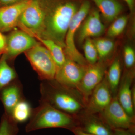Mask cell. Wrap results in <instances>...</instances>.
I'll return each mask as SVG.
<instances>
[{
  "mask_svg": "<svg viewBox=\"0 0 135 135\" xmlns=\"http://www.w3.org/2000/svg\"><path fill=\"white\" fill-rule=\"evenodd\" d=\"M29 120L25 127L27 133L50 128H61L71 131L77 127L75 116L41 101L38 106L33 109Z\"/></svg>",
  "mask_w": 135,
  "mask_h": 135,
  "instance_id": "6da1fadb",
  "label": "cell"
},
{
  "mask_svg": "<svg viewBox=\"0 0 135 135\" xmlns=\"http://www.w3.org/2000/svg\"><path fill=\"white\" fill-rule=\"evenodd\" d=\"M40 101L49 104L62 112L75 116L85 104L76 97L72 90L59 84L55 80H43L40 85Z\"/></svg>",
  "mask_w": 135,
  "mask_h": 135,
  "instance_id": "7a4b0ae2",
  "label": "cell"
},
{
  "mask_svg": "<svg viewBox=\"0 0 135 135\" xmlns=\"http://www.w3.org/2000/svg\"><path fill=\"white\" fill-rule=\"evenodd\" d=\"M77 10L76 5L71 2L58 5L49 15H46L43 32L39 37L50 39L65 48L68 27Z\"/></svg>",
  "mask_w": 135,
  "mask_h": 135,
  "instance_id": "3957f363",
  "label": "cell"
},
{
  "mask_svg": "<svg viewBox=\"0 0 135 135\" xmlns=\"http://www.w3.org/2000/svg\"><path fill=\"white\" fill-rule=\"evenodd\" d=\"M90 8V3L88 1L83 3L71 20L65 38V48L66 58L84 66H88V63L77 49L74 42V36L83 21L88 15Z\"/></svg>",
  "mask_w": 135,
  "mask_h": 135,
  "instance_id": "277c9868",
  "label": "cell"
},
{
  "mask_svg": "<svg viewBox=\"0 0 135 135\" xmlns=\"http://www.w3.org/2000/svg\"><path fill=\"white\" fill-rule=\"evenodd\" d=\"M24 53L41 80L55 79L57 67L50 53L45 47L39 44Z\"/></svg>",
  "mask_w": 135,
  "mask_h": 135,
  "instance_id": "5b68a950",
  "label": "cell"
},
{
  "mask_svg": "<svg viewBox=\"0 0 135 135\" xmlns=\"http://www.w3.org/2000/svg\"><path fill=\"white\" fill-rule=\"evenodd\" d=\"M46 15L39 0H31L20 17L18 25L31 36H41Z\"/></svg>",
  "mask_w": 135,
  "mask_h": 135,
  "instance_id": "8992f818",
  "label": "cell"
},
{
  "mask_svg": "<svg viewBox=\"0 0 135 135\" xmlns=\"http://www.w3.org/2000/svg\"><path fill=\"white\" fill-rule=\"evenodd\" d=\"M100 113V119L112 130L123 129L134 133L135 118L126 112L117 97L112 98L109 105Z\"/></svg>",
  "mask_w": 135,
  "mask_h": 135,
  "instance_id": "52a82bcc",
  "label": "cell"
},
{
  "mask_svg": "<svg viewBox=\"0 0 135 135\" xmlns=\"http://www.w3.org/2000/svg\"><path fill=\"white\" fill-rule=\"evenodd\" d=\"M87 66L80 65L66 58L64 64L57 69L54 80L66 88L72 90L76 89Z\"/></svg>",
  "mask_w": 135,
  "mask_h": 135,
  "instance_id": "ba28073f",
  "label": "cell"
},
{
  "mask_svg": "<svg viewBox=\"0 0 135 135\" xmlns=\"http://www.w3.org/2000/svg\"><path fill=\"white\" fill-rule=\"evenodd\" d=\"M89 65L76 88L85 106L94 90L103 79L105 72V66L102 63Z\"/></svg>",
  "mask_w": 135,
  "mask_h": 135,
  "instance_id": "9c48e42d",
  "label": "cell"
},
{
  "mask_svg": "<svg viewBox=\"0 0 135 135\" xmlns=\"http://www.w3.org/2000/svg\"><path fill=\"white\" fill-rule=\"evenodd\" d=\"M112 92L106 78L99 83L92 92L86 105V115L101 113L110 103Z\"/></svg>",
  "mask_w": 135,
  "mask_h": 135,
  "instance_id": "30bf717a",
  "label": "cell"
},
{
  "mask_svg": "<svg viewBox=\"0 0 135 135\" xmlns=\"http://www.w3.org/2000/svg\"><path fill=\"white\" fill-rule=\"evenodd\" d=\"M34 37L23 31L16 30L10 34L5 48L7 57H15L39 44Z\"/></svg>",
  "mask_w": 135,
  "mask_h": 135,
  "instance_id": "8fae6325",
  "label": "cell"
},
{
  "mask_svg": "<svg viewBox=\"0 0 135 135\" xmlns=\"http://www.w3.org/2000/svg\"><path fill=\"white\" fill-rule=\"evenodd\" d=\"M31 0L0 7V31H8L18 25L20 17Z\"/></svg>",
  "mask_w": 135,
  "mask_h": 135,
  "instance_id": "7c38bea8",
  "label": "cell"
},
{
  "mask_svg": "<svg viewBox=\"0 0 135 135\" xmlns=\"http://www.w3.org/2000/svg\"><path fill=\"white\" fill-rule=\"evenodd\" d=\"M105 27L101 22L99 11L94 10L87 17L81 26L78 40L82 42L90 37H98L104 32Z\"/></svg>",
  "mask_w": 135,
  "mask_h": 135,
  "instance_id": "4fadbf2b",
  "label": "cell"
},
{
  "mask_svg": "<svg viewBox=\"0 0 135 135\" xmlns=\"http://www.w3.org/2000/svg\"><path fill=\"white\" fill-rule=\"evenodd\" d=\"M25 99L22 84L16 79L7 85L0 93L5 113L10 115L12 109L20 101Z\"/></svg>",
  "mask_w": 135,
  "mask_h": 135,
  "instance_id": "5bb4252c",
  "label": "cell"
},
{
  "mask_svg": "<svg viewBox=\"0 0 135 135\" xmlns=\"http://www.w3.org/2000/svg\"><path fill=\"white\" fill-rule=\"evenodd\" d=\"M75 118L77 127L85 133L93 135H113L112 130L94 115L86 114Z\"/></svg>",
  "mask_w": 135,
  "mask_h": 135,
  "instance_id": "9a60e30c",
  "label": "cell"
},
{
  "mask_svg": "<svg viewBox=\"0 0 135 135\" xmlns=\"http://www.w3.org/2000/svg\"><path fill=\"white\" fill-rule=\"evenodd\" d=\"M134 74L127 73L123 77L117 97L118 101L129 116L135 118L134 105L132 98L131 85Z\"/></svg>",
  "mask_w": 135,
  "mask_h": 135,
  "instance_id": "2e32d148",
  "label": "cell"
},
{
  "mask_svg": "<svg viewBox=\"0 0 135 135\" xmlns=\"http://www.w3.org/2000/svg\"><path fill=\"white\" fill-rule=\"evenodd\" d=\"M97 5L101 15L107 21L115 20L122 10V6L117 0H92Z\"/></svg>",
  "mask_w": 135,
  "mask_h": 135,
  "instance_id": "e0dca14e",
  "label": "cell"
},
{
  "mask_svg": "<svg viewBox=\"0 0 135 135\" xmlns=\"http://www.w3.org/2000/svg\"><path fill=\"white\" fill-rule=\"evenodd\" d=\"M32 36L41 42L48 50L57 68L62 66L64 64L66 60V57L63 51L62 47L50 39L44 38L35 35Z\"/></svg>",
  "mask_w": 135,
  "mask_h": 135,
  "instance_id": "ac0fdd59",
  "label": "cell"
},
{
  "mask_svg": "<svg viewBox=\"0 0 135 135\" xmlns=\"http://www.w3.org/2000/svg\"><path fill=\"white\" fill-rule=\"evenodd\" d=\"M7 59L5 55L0 59V93L7 85L17 79L16 73Z\"/></svg>",
  "mask_w": 135,
  "mask_h": 135,
  "instance_id": "d6986e66",
  "label": "cell"
},
{
  "mask_svg": "<svg viewBox=\"0 0 135 135\" xmlns=\"http://www.w3.org/2000/svg\"><path fill=\"white\" fill-rule=\"evenodd\" d=\"M33 109L29 102L23 99L14 107L10 116L18 123H23L30 119Z\"/></svg>",
  "mask_w": 135,
  "mask_h": 135,
  "instance_id": "ffe728a7",
  "label": "cell"
},
{
  "mask_svg": "<svg viewBox=\"0 0 135 135\" xmlns=\"http://www.w3.org/2000/svg\"><path fill=\"white\" fill-rule=\"evenodd\" d=\"M121 68L119 59L114 61L109 68L106 78L112 93L116 92L120 81Z\"/></svg>",
  "mask_w": 135,
  "mask_h": 135,
  "instance_id": "44dd1931",
  "label": "cell"
},
{
  "mask_svg": "<svg viewBox=\"0 0 135 135\" xmlns=\"http://www.w3.org/2000/svg\"><path fill=\"white\" fill-rule=\"evenodd\" d=\"M19 130L18 123L4 113L0 122V135H17Z\"/></svg>",
  "mask_w": 135,
  "mask_h": 135,
  "instance_id": "7402d4cb",
  "label": "cell"
},
{
  "mask_svg": "<svg viewBox=\"0 0 135 135\" xmlns=\"http://www.w3.org/2000/svg\"><path fill=\"white\" fill-rule=\"evenodd\" d=\"M93 42L97 51L98 57L100 59L106 57L110 53L114 46L113 42L109 39H98Z\"/></svg>",
  "mask_w": 135,
  "mask_h": 135,
  "instance_id": "603a6c76",
  "label": "cell"
},
{
  "mask_svg": "<svg viewBox=\"0 0 135 135\" xmlns=\"http://www.w3.org/2000/svg\"><path fill=\"white\" fill-rule=\"evenodd\" d=\"M83 50L85 58L89 64L92 65L97 63L98 54L94 42L90 38L85 40Z\"/></svg>",
  "mask_w": 135,
  "mask_h": 135,
  "instance_id": "cb8c5ba5",
  "label": "cell"
},
{
  "mask_svg": "<svg viewBox=\"0 0 135 135\" xmlns=\"http://www.w3.org/2000/svg\"><path fill=\"white\" fill-rule=\"evenodd\" d=\"M128 17L122 16L116 18L107 31V35L110 37H115L119 36L123 32L127 25Z\"/></svg>",
  "mask_w": 135,
  "mask_h": 135,
  "instance_id": "d4e9b609",
  "label": "cell"
},
{
  "mask_svg": "<svg viewBox=\"0 0 135 135\" xmlns=\"http://www.w3.org/2000/svg\"><path fill=\"white\" fill-rule=\"evenodd\" d=\"M124 58L125 65L127 68H130L134 66L135 62V53L131 46H127L124 48Z\"/></svg>",
  "mask_w": 135,
  "mask_h": 135,
  "instance_id": "484cf974",
  "label": "cell"
},
{
  "mask_svg": "<svg viewBox=\"0 0 135 135\" xmlns=\"http://www.w3.org/2000/svg\"><path fill=\"white\" fill-rule=\"evenodd\" d=\"M113 135H134L129 131L123 129H116L112 130Z\"/></svg>",
  "mask_w": 135,
  "mask_h": 135,
  "instance_id": "4316f807",
  "label": "cell"
},
{
  "mask_svg": "<svg viewBox=\"0 0 135 135\" xmlns=\"http://www.w3.org/2000/svg\"><path fill=\"white\" fill-rule=\"evenodd\" d=\"M23 0H0V7L13 5Z\"/></svg>",
  "mask_w": 135,
  "mask_h": 135,
  "instance_id": "83f0119b",
  "label": "cell"
},
{
  "mask_svg": "<svg viewBox=\"0 0 135 135\" xmlns=\"http://www.w3.org/2000/svg\"><path fill=\"white\" fill-rule=\"evenodd\" d=\"M7 44V39L0 32V52L5 50Z\"/></svg>",
  "mask_w": 135,
  "mask_h": 135,
  "instance_id": "f1b7e54d",
  "label": "cell"
},
{
  "mask_svg": "<svg viewBox=\"0 0 135 135\" xmlns=\"http://www.w3.org/2000/svg\"><path fill=\"white\" fill-rule=\"evenodd\" d=\"M71 132L74 135H93L83 132L82 130H81L79 128L77 127L74 128L71 131Z\"/></svg>",
  "mask_w": 135,
  "mask_h": 135,
  "instance_id": "f546056e",
  "label": "cell"
},
{
  "mask_svg": "<svg viewBox=\"0 0 135 135\" xmlns=\"http://www.w3.org/2000/svg\"><path fill=\"white\" fill-rule=\"evenodd\" d=\"M127 5L130 12L132 13L134 11V0H123Z\"/></svg>",
  "mask_w": 135,
  "mask_h": 135,
  "instance_id": "4dcf8cb0",
  "label": "cell"
},
{
  "mask_svg": "<svg viewBox=\"0 0 135 135\" xmlns=\"http://www.w3.org/2000/svg\"><path fill=\"white\" fill-rule=\"evenodd\" d=\"M1 53V52H0V53Z\"/></svg>",
  "mask_w": 135,
  "mask_h": 135,
  "instance_id": "1f68e13d",
  "label": "cell"
}]
</instances>
